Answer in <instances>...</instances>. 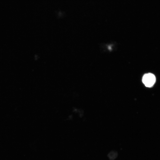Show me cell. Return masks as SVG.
Segmentation results:
<instances>
[{
    "label": "cell",
    "mask_w": 160,
    "mask_h": 160,
    "mask_svg": "<svg viewBox=\"0 0 160 160\" xmlns=\"http://www.w3.org/2000/svg\"><path fill=\"white\" fill-rule=\"evenodd\" d=\"M156 81V77L154 74L151 73L145 74L142 78V81L145 85L147 87L153 86Z\"/></svg>",
    "instance_id": "1"
}]
</instances>
